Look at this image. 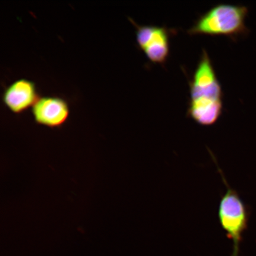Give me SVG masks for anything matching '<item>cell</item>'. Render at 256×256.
<instances>
[{
  "label": "cell",
  "mask_w": 256,
  "mask_h": 256,
  "mask_svg": "<svg viewBox=\"0 0 256 256\" xmlns=\"http://www.w3.org/2000/svg\"><path fill=\"white\" fill-rule=\"evenodd\" d=\"M219 172L226 188L220 202L219 222L227 236L233 242L232 256H238L240 242L248 228L249 212L238 192L230 187L222 170L219 169Z\"/></svg>",
  "instance_id": "3957f363"
},
{
  "label": "cell",
  "mask_w": 256,
  "mask_h": 256,
  "mask_svg": "<svg viewBox=\"0 0 256 256\" xmlns=\"http://www.w3.org/2000/svg\"><path fill=\"white\" fill-rule=\"evenodd\" d=\"M248 10L246 6L216 4L201 15L187 33L192 36H224L236 41L250 32L246 23Z\"/></svg>",
  "instance_id": "7a4b0ae2"
},
{
  "label": "cell",
  "mask_w": 256,
  "mask_h": 256,
  "mask_svg": "<svg viewBox=\"0 0 256 256\" xmlns=\"http://www.w3.org/2000/svg\"><path fill=\"white\" fill-rule=\"evenodd\" d=\"M31 110L35 122L52 129L63 126L70 116L68 104L56 96L40 97Z\"/></svg>",
  "instance_id": "5b68a950"
},
{
  "label": "cell",
  "mask_w": 256,
  "mask_h": 256,
  "mask_svg": "<svg viewBox=\"0 0 256 256\" xmlns=\"http://www.w3.org/2000/svg\"><path fill=\"white\" fill-rule=\"evenodd\" d=\"M39 98L35 83L25 78L12 82L6 88L2 96L6 106L16 114L32 108Z\"/></svg>",
  "instance_id": "8992f818"
},
{
  "label": "cell",
  "mask_w": 256,
  "mask_h": 256,
  "mask_svg": "<svg viewBox=\"0 0 256 256\" xmlns=\"http://www.w3.org/2000/svg\"><path fill=\"white\" fill-rule=\"evenodd\" d=\"M136 28L138 47L145 54L150 62L164 65L170 54L171 30L164 26L138 24L129 18Z\"/></svg>",
  "instance_id": "277c9868"
},
{
  "label": "cell",
  "mask_w": 256,
  "mask_h": 256,
  "mask_svg": "<svg viewBox=\"0 0 256 256\" xmlns=\"http://www.w3.org/2000/svg\"><path fill=\"white\" fill-rule=\"evenodd\" d=\"M190 88L187 116L200 126L216 124L222 114L224 94L212 62L204 50L190 80Z\"/></svg>",
  "instance_id": "6da1fadb"
}]
</instances>
